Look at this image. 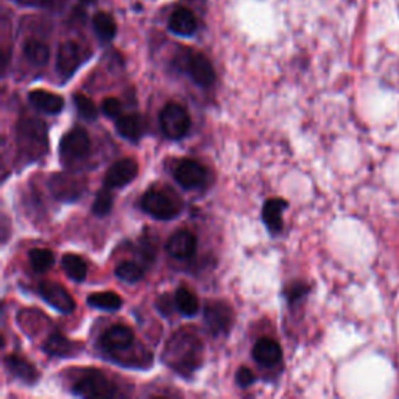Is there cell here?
I'll return each instance as SVG.
<instances>
[{
	"label": "cell",
	"mask_w": 399,
	"mask_h": 399,
	"mask_svg": "<svg viewBox=\"0 0 399 399\" xmlns=\"http://www.w3.org/2000/svg\"><path fill=\"white\" fill-rule=\"evenodd\" d=\"M162 361L181 374L193 373L203 361L201 340L191 329H180L167 340Z\"/></svg>",
	"instance_id": "obj_1"
},
{
	"label": "cell",
	"mask_w": 399,
	"mask_h": 399,
	"mask_svg": "<svg viewBox=\"0 0 399 399\" xmlns=\"http://www.w3.org/2000/svg\"><path fill=\"white\" fill-rule=\"evenodd\" d=\"M46 127L43 122L33 119L22 120L18 125V142L22 151L30 153L31 158L41 156L46 153L47 139Z\"/></svg>",
	"instance_id": "obj_2"
},
{
	"label": "cell",
	"mask_w": 399,
	"mask_h": 399,
	"mask_svg": "<svg viewBox=\"0 0 399 399\" xmlns=\"http://www.w3.org/2000/svg\"><path fill=\"white\" fill-rule=\"evenodd\" d=\"M159 125L162 133L170 139H180L191 128V116L184 107L170 102L159 114Z\"/></svg>",
	"instance_id": "obj_3"
},
{
	"label": "cell",
	"mask_w": 399,
	"mask_h": 399,
	"mask_svg": "<svg viewBox=\"0 0 399 399\" xmlns=\"http://www.w3.org/2000/svg\"><path fill=\"white\" fill-rule=\"evenodd\" d=\"M142 209L158 220H172L180 214L181 206L172 195L158 189H150L142 197Z\"/></svg>",
	"instance_id": "obj_4"
},
{
	"label": "cell",
	"mask_w": 399,
	"mask_h": 399,
	"mask_svg": "<svg viewBox=\"0 0 399 399\" xmlns=\"http://www.w3.org/2000/svg\"><path fill=\"white\" fill-rule=\"evenodd\" d=\"M73 393L80 398H112L117 395V387L103 373H89L75 382Z\"/></svg>",
	"instance_id": "obj_5"
},
{
	"label": "cell",
	"mask_w": 399,
	"mask_h": 399,
	"mask_svg": "<svg viewBox=\"0 0 399 399\" xmlns=\"http://www.w3.org/2000/svg\"><path fill=\"white\" fill-rule=\"evenodd\" d=\"M186 72L201 87H209L216 81V70L208 56L198 52H187L186 55Z\"/></svg>",
	"instance_id": "obj_6"
},
{
	"label": "cell",
	"mask_w": 399,
	"mask_h": 399,
	"mask_svg": "<svg viewBox=\"0 0 399 399\" xmlns=\"http://www.w3.org/2000/svg\"><path fill=\"white\" fill-rule=\"evenodd\" d=\"M233 309L223 301H209L205 306V321L208 329L220 336L230 331L233 324Z\"/></svg>",
	"instance_id": "obj_7"
},
{
	"label": "cell",
	"mask_w": 399,
	"mask_h": 399,
	"mask_svg": "<svg viewBox=\"0 0 399 399\" xmlns=\"http://www.w3.org/2000/svg\"><path fill=\"white\" fill-rule=\"evenodd\" d=\"M174 176L184 189H198L208 180L206 167L195 159H184L176 166Z\"/></svg>",
	"instance_id": "obj_8"
},
{
	"label": "cell",
	"mask_w": 399,
	"mask_h": 399,
	"mask_svg": "<svg viewBox=\"0 0 399 399\" xmlns=\"http://www.w3.org/2000/svg\"><path fill=\"white\" fill-rule=\"evenodd\" d=\"M91 149V139L83 128H73L63 136L60 144L61 158L66 161H75L85 158Z\"/></svg>",
	"instance_id": "obj_9"
},
{
	"label": "cell",
	"mask_w": 399,
	"mask_h": 399,
	"mask_svg": "<svg viewBox=\"0 0 399 399\" xmlns=\"http://www.w3.org/2000/svg\"><path fill=\"white\" fill-rule=\"evenodd\" d=\"M139 172L137 162L132 158L119 159L108 169L107 175H105V187L108 189H120L127 184L132 183Z\"/></svg>",
	"instance_id": "obj_10"
},
{
	"label": "cell",
	"mask_w": 399,
	"mask_h": 399,
	"mask_svg": "<svg viewBox=\"0 0 399 399\" xmlns=\"http://www.w3.org/2000/svg\"><path fill=\"white\" fill-rule=\"evenodd\" d=\"M39 295L43 297L47 304H50L61 314H70L75 309V301L70 297V293L63 286L56 282L44 281L39 284Z\"/></svg>",
	"instance_id": "obj_11"
},
{
	"label": "cell",
	"mask_w": 399,
	"mask_h": 399,
	"mask_svg": "<svg viewBox=\"0 0 399 399\" xmlns=\"http://www.w3.org/2000/svg\"><path fill=\"white\" fill-rule=\"evenodd\" d=\"M85 180L69 174H56L50 180V189L53 195L61 201L77 200L85 189Z\"/></svg>",
	"instance_id": "obj_12"
},
{
	"label": "cell",
	"mask_w": 399,
	"mask_h": 399,
	"mask_svg": "<svg viewBox=\"0 0 399 399\" xmlns=\"http://www.w3.org/2000/svg\"><path fill=\"white\" fill-rule=\"evenodd\" d=\"M102 346L110 353H122L134 344V332L124 324H116L103 332Z\"/></svg>",
	"instance_id": "obj_13"
},
{
	"label": "cell",
	"mask_w": 399,
	"mask_h": 399,
	"mask_svg": "<svg viewBox=\"0 0 399 399\" xmlns=\"http://www.w3.org/2000/svg\"><path fill=\"white\" fill-rule=\"evenodd\" d=\"M81 60H83V53H81L80 46L68 41L60 46L58 56H56V69L63 78H69L78 69Z\"/></svg>",
	"instance_id": "obj_14"
},
{
	"label": "cell",
	"mask_w": 399,
	"mask_h": 399,
	"mask_svg": "<svg viewBox=\"0 0 399 399\" xmlns=\"http://www.w3.org/2000/svg\"><path fill=\"white\" fill-rule=\"evenodd\" d=\"M195 250H197V238H195L193 233L187 230L176 231L167 242L169 255L176 259L191 257L193 256Z\"/></svg>",
	"instance_id": "obj_15"
},
{
	"label": "cell",
	"mask_w": 399,
	"mask_h": 399,
	"mask_svg": "<svg viewBox=\"0 0 399 399\" xmlns=\"http://www.w3.org/2000/svg\"><path fill=\"white\" fill-rule=\"evenodd\" d=\"M255 361L264 366H275L282 359V349L278 341L270 337H262L253 348Z\"/></svg>",
	"instance_id": "obj_16"
},
{
	"label": "cell",
	"mask_w": 399,
	"mask_h": 399,
	"mask_svg": "<svg viewBox=\"0 0 399 399\" xmlns=\"http://www.w3.org/2000/svg\"><path fill=\"white\" fill-rule=\"evenodd\" d=\"M169 28L174 31L175 35L180 36H191L198 28V21L189 8H178L172 13L169 19Z\"/></svg>",
	"instance_id": "obj_17"
},
{
	"label": "cell",
	"mask_w": 399,
	"mask_h": 399,
	"mask_svg": "<svg viewBox=\"0 0 399 399\" xmlns=\"http://www.w3.org/2000/svg\"><path fill=\"white\" fill-rule=\"evenodd\" d=\"M287 206V201L282 198H270L265 201L262 208V220L268 231L278 234L282 230V211Z\"/></svg>",
	"instance_id": "obj_18"
},
{
	"label": "cell",
	"mask_w": 399,
	"mask_h": 399,
	"mask_svg": "<svg viewBox=\"0 0 399 399\" xmlns=\"http://www.w3.org/2000/svg\"><path fill=\"white\" fill-rule=\"evenodd\" d=\"M30 103L39 111L46 114H58L64 108L63 97L58 94L44 91V89H38V91H31L28 95Z\"/></svg>",
	"instance_id": "obj_19"
},
{
	"label": "cell",
	"mask_w": 399,
	"mask_h": 399,
	"mask_svg": "<svg viewBox=\"0 0 399 399\" xmlns=\"http://www.w3.org/2000/svg\"><path fill=\"white\" fill-rule=\"evenodd\" d=\"M5 365L13 376L21 379L22 382H26V384H35L38 381V371L35 370V366L21 356H16V354L6 356Z\"/></svg>",
	"instance_id": "obj_20"
},
{
	"label": "cell",
	"mask_w": 399,
	"mask_h": 399,
	"mask_svg": "<svg viewBox=\"0 0 399 399\" xmlns=\"http://www.w3.org/2000/svg\"><path fill=\"white\" fill-rule=\"evenodd\" d=\"M116 128L122 137H125L128 141H139L144 133V122L136 114H128V116H122L116 122Z\"/></svg>",
	"instance_id": "obj_21"
},
{
	"label": "cell",
	"mask_w": 399,
	"mask_h": 399,
	"mask_svg": "<svg viewBox=\"0 0 399 399\" xmlns=\"http://www.w3.org/2000/svg\"><path fill=\"white\" fill-rule=\"evenodd\" d=\"M44 351L55 357H68L75 353V344L70 341L66 336H63V334H52L46 340Z\"/></svg>",
	"instance_id": "obj_22"
},
{
	"label": "cell",
	"mask_w": 399,
	"mask_h": 399,
	"mask_svg": "<svg viewBox=\"0 0 399 399\" xmlns=\"http://www.w3.org/2000/svg\"><path fill=\"white\" fill-rule=\"evenodd\" d=\"M92 26L95 30V35L99 36V39L103 41V43H110V41H112L117 33L116 21H114L111 14L105 11H100L94 16Z\"/></svg>",
	"instance_id": "obj_23"
},
{
	"label": "cell",
	"mask_w": 399,
	"mask_h": 399,
	"mask_svg": "<svg viewBox=\"0 0 399 399\" xmlns=\"http://www.w3.org/2000/svg\"><path fill=\"white\" fill-rule=\"evenodd\" d=\"M87 304L100 311L116 312L122 307V298L114 292H99L87 297Z\"/></svg>",
	"instance_id": "obj_24"
},
{
	"label": "cell",
	"mask_w": 399,
	"mask_h": 399,
	"mask_svg": "<svg viewBox=\"0 0 399 399\" xmlns=\"http://www.w3.org/2000/svg\"><path fill=\"white\" fill-rule=\"evenodd\" d=\"M23 55L28 60V63L33 64V66H44L48 61V56H50V50L48 47L41 43L38 39H28L26 44H23Z\"/></svg>",
	"instance_id": "obj_25"
},
{
	"label": "cell",
	"mask_w": 399,
	"mask_h": 399,
	"mask_svg": "<svg viewBox=\"0 0 399 399\" xmlns=\"http://www.w3.org/2000/svg\"><path fill=\"white\" fill-rule=\"evenodd\" d=\"M175 303H176L178 311H180L186 316L197 315L198 309H200V303H198L197 295H195L193 292H191L189 289H186V287H181V289L176 290Z\"/></svg>",
	"instance_id": "obj_26"
},
{
	"label": "cell",
	"mask_w": 399,
	"mask_h": 399,
	"mask_svg": "<svg viewBox=\"0 0 399 399\" xmlns=\"http://www.w3.org/2000/svg\"><path fill=\"white\" fill-rule=\"evenodd\" d=\"M63 270L66 272L70 280L73 281H83L87 275V267L83 259L77 255H64L61 260Z\"/></svg>",
	"instance_id": "obj_27"
},
{
	"label": "cell",
	"mask_w": 399,
	"mask_h": 399,
	"mask_svg": "<svg viewBox=\"0 0 399 399\" xmlns=\"http://www.w3.org/2000/svg\"><path fill=\"white\" fill-rule=\"evenodd\" d=\"M114 273H116V276L120 281L128 282V284H134L144 278V268L137 262H133V260H125V262H120L116 267Z\"/></svg>",
	"instance_id": "obj_28"
},
{
	"label": "cell",
	"mask_w": 399,
	"mask_h": 399,
	"mask_svg": "<svg viewBox=\"0 0 399 399\" xmlns=\"http://www.w3.org/2000/svg\"><path fill=\"white\" fill-rule=\"evenodd\" d=\"M30 264L33 267V270L38 273H44L48 268H52L55 262V256L50 250L47 248H33L28 253Z\"/></svg>",
	"instance_id": "obj_29"
},
{
	"label": "cell",
	"mask_w": 399,
	"mask_h": 399,
	"mask_svg": "<svg viewBox=\"0 0 399 399\" xmlns=\"http://www.w3.org/2000/svg\"><path fill=\"white\" fill-rule=\"evenodd\" d=\"M73 103H75L77 111L83 119L95 120L99 117V108H97V105L89 97L83 94H75L73 95Z\"/></svg>",
	"instance_id": "obj_30"
},
{
	"label": "cell",
	"mask_w": 399,
	"mask_h": 399,
	"mask_svg": "<svg viewBox=\"0 0 399 399\" xmlns=\"http://www.w3.org/2000/svg\"><path fill=\"white\" fill-rule=\"evenodd\" d=\"M112 203H114L112 195H111L108 187H105V189L97 193V197H95L94 206H92L94 214L100 216V217L108 216L110 211L112 209Z\"/></svg>",
	"instance_id": "obj_31"
},
{
	"label": "cell",
	"mask_w": 399,
	"mask_h": 399,
	"mask_svg": "<svg viewBox=\"0 0 399 399\" xmlns=\"http://www.w3.org/2000/svg\"><path fill=\"white\" fill-rule=\"evenodd\" d=\"M102 111L107 117H119L122 112V103L120 100L114 99V97H108L102 103Z\"/></svg>",
	"instance_id": "obj_32"
},
{
	"label": "cell",
	"mask_w": 399,
	"mask_h": 399,
	"mask_svg": "<svg viewBox=\"0 0 399 399\" xmlns=\"http://www.w3.org/2000/svg\"><path fill=\"white\" fill-rule=\"evenodd\" d=\"M307 292H309V287L306 286V284L295 282V284H290V286L286 289V297L289 299V303H295V301L303 298Z\"/></svg>",
	"instance_id": "obj_33"
},
{
	"label": "cell",
	"mask_w": 399,
	"mask_h": 399,
	"mask_svg": "<svg viewBox=\"0 0 399 399\" xmlns=\"http://www.w3.org/2000/svg\"><path fill=\"white\" fill-rule=\"evenodd\" d=\"M235 382H238L239 387L247 388L255 382V374L247 366H240L238 373H235Z\"/></svg>",
	"instance_id": "obj_34"
},
{
	"label": "cell",
	"mask_w": 399,
	"mask_h": 399,
	"mask_svg": "<svg viewBox=\"0 0 399 399\" xmlns=\"http://www.w3.org/2000/svg\"><path fill=\"white\" fill-rule=\"evenodd\" d=\"M170 303H172V299H170L169 295L159 297L156 306H158V309L161 311V314H170V311H172V309L176 306V303H174V304H170Z\"/></svg>",
	"instance_id": "obj_35"
},
{
	"label": "cell",
	"mask_w": 399,
	"mask_h": 399,
	"mask_svg": "<svg viewBox=\"0 0 399 399\" xmlns=\"http://www.w3.org/2000/svg\"><path fill=\"white\" fill-rule=\"evenodd\" d=\"M38 4H41V5H47V4H50L52 0H36Z\"/></svg>",
	"instance_id": "obj_36"
}]
</instances>
